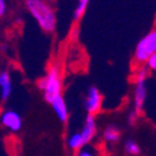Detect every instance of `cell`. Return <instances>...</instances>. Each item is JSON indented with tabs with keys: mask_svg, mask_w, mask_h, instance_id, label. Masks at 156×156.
<instances>
[{
	"mask_svg": "<svg viewBox=\"0 0 156 156\" xmlns=\"http://www.w3.org/2000/svg\"><path fill=\"white\" fill-rule=\"evenodd\" d=\"M25 6L44 31L52 32L56 29V14L48 2L46 0H25Z\"/></svg>",
	"mask_w": 156,
	"mask_h": 156,
	"instance_id": "1",
	"label": "cell"
},
{
	"mask_svg": "<svg viewBox=\"0 0 156 156\" xmlns=\"http://www.w3.org/2000/svg\"><path fill=\"white\" fill-rule=\"evenodd\" d=\"M37 87L42 93L47 103H52L62 95V73L57 65H52L44 78L37 82Z\"/></svg>",
	"mask_w": 156,
	"mask_h": 156,
	"instance_id": "2",
	"label": "cell"
},
{
	"mask_svg": "<svg viewBox=\"0 0 156 156\" xmlns=\"http://www.w3.org/2000/svg\"><path fill=\"white\" fill-rule=\"evenodd\" d=\"M156 53V29L149 31L141 40L136 44L134 51V61L136 65L145 66L149 58Z\"/></svg>",
	"mask_w": 156,
	"mask_h": 156,
	"instance_id": "3",
	"label": "cell"
},
{
	"mask_svg": "<svg viewBox=\"0 0 156 156\" xmlns=\"http://www.w3.org/2000/svg\"><path fill=\"white\" fill-rule=\"evenodd\" d=\"M147 66H141L136 71V81H135V88H134V109L136 112H141L146 101L147 95V87H146V77H147Z\"/></svg>",
	"mask_w": 156,
	"mask_h": 156,
	"instance_id": "4",
	"label": "cell"
},
{
	"mask_svg": "<svg viewBox=\"0 0 156 156\" xmlns=\"http://www.w3.org/2000/svg\"><path fill=\"white\" fill-rule=\"evenodd\" d=\"M102 102H103V98H102V94H101L99 89L94 86L89 87L87 93H86L84 103H83L87 114L94 115L95 113H98L102 108Z\"/></svg>",
	"mask_w": 156,
	"mask_h": 156,
	"instance_id": "5",
	"label": "cell"
},
{
	"mask_svg": "<svg viewBox=\"0 0 156 156\" xmlns=\"http://www.w3.org/2000/svg\"><path fill=\"white\" fill-rule=\"evenodd\" d=\"M0 120H2V125L11 133H17V131H20L21 128H23L21 115L17 112L12 110V109L4 110L2 113V118H0Z\"/></svg>",
	"mask_w": 156,
	"mask_h": 156,
	"instance_id": "6",
	"label": "cell"
},
{
	"mask_svg": "<svg viewBox=\"0 0 156 156\" xmlns=\"http://www.w3.org/2000/svg\"><path fill=\"white\" fill-rule=\"evenodd\" d=\"M12 92V82L9 71L4 69L0 72V98L3 102L8 101Z\"/></svg>",
	"mask_w": 156,
	"mask_h": 156,
	"instance_id": "7",
	"label": "cell"
},
{
	"mask_svg": "<svg viewBox=\"0 0 156 156\" xmlns=\"http://www.w3.org/2000/svg\"><path fill=\"white\" fill-rule=\"evenodd\" d=\"M81 134L83 136L84 141L88 144L93 140V138L97 134V123H95V118L92 114H87L86 119H84V124L82 126Z\"/></svg>",
	"mask_w": 156,
	"mask_h": 156,
	"instance_id": "8",
	"label": "cell"
},
{
	"mask_svg": "<svg viewBox=\"0 0 156 156\" xmlns=\"http://www.w3.org/2000/svg\"><path fill=\"white\" fill-rule=\"evenodd\" d=\"M51 107L56 114V116L58 118L61 123H66L68 120V116H69V112H68V107H67V103L65 101V98L61 95L56 98L52 103H51Z\"/></svg>",
	"mask_w": 156,
	"mask_h": 156,
	"instance_id": "9",
	"label": "cell"
},
{
	"mask_svg": "<svg viewBox=\"0 0 156 156\" xmlns=\"http://www.w3.org/2000/svg\"><path fill=\"white\" fill-rule=\"evenodd\" d=\"M120 139V130L119 128H116V125H108L103 130V140L107 144H115L118 143Z\"/></svg>",
	"mask_w": 156,
	"mask_h": 156,
	"instance_id": "10",
	"label": "cell"
},
{
	"mask_svg": "<svg viewBox=\"0 0 156 156\" xmlns=\"http://www.w3.org/2000/svg\"><path fill=\"white\" fill-rule=\"evenodd\" d=\"M67 144H68V147H69L71 150L77 151V152L80 151V150H82V149L87 145V143L84 141L81 131H80V133H72V134L68 136V139H67Z\"/></svg>",
	"mask_w": 156,
	"mask_h": 156,
	"instance_id": "11",
	"label": "cell"
},
{
	"mask_svg": "<svg viewBox=\"0 0 156 156\" xmlns=\"http://www.w3.org/2000/svg\"><path fill=\"white\" fill-rule=\"evenodd\" d=\"M124 151L129 156H139L141 154V147L140 145L133 139H128L124 143Z\"/></svg>",
	"mask_w": 156,
	"mask_h": 156,
	"instance_id": "12",
	"label": "cell"
},
{
	"mask_svg": "<svg viewBox=\"0 0 156 156\" xmlns=\"http://www.w3.org/2000/svg\"><path fill=\"white\" fill-rule=\"evenodd\" d=\"M88 3H89V0H78L77 2V5L74 8V12H73V19L76 21H78L84 15L87 6H88Z\"/></svg>",
	"mask_w": 156,
	"mask_h": 156,
	"instance_id": "13",
	"label": "cell"
},
{
	"mask_svg": "<svg viewBox=\"0 0 156 156\" xmlns=\"http://www.w3.org/2000/svg\"><path fill=\"white\" fill-rule=\"evenodd\" d=\"M76 156H99V151L98 150H95L94 147H92V146H84L82 150H80L77 154H76Z\"/></svg>",
	"mask_w": 156,
	"mask_h": 156,
	"instance_id": "14",
	"label": "cell"
},
{
	"mask_svg": "<svg viewBox=\"0 0 156 156\" xmlns=\"http://www.w3.org/2000/svg\"><path fill=\"white\" fill-rule=\"evenodd\" d=\"M138 118H139V112H136L134 109V110L129 112V114H128V123L130 125H135L136 122H138Z\"/></svg>",
	"mask_w": 156,
	"mask_h": 156,
	"instance_id": "15",
	"label": "cell"
},
{
	"mask_svg": "<svg viewBox=\"0 0 156 156\" xmlns=\"http://www.w3.org/2000/svg\"><path fill=\"white\" fill-rule=\"evenodd\" d=\"M146 66H147V68H149V69H151V71L156 72V53H155V55H152V56L149 58V61L146 62Z\"/></svg>",
	"mask_w": 156,
	"mask_h": 156,
	"instance_id": "16",
	"label": "cell"
},
{
	"mask_svg": "<svg viewBox=\"0 0 156 156\" xmlns=\"http://www.w3.org/2000/svg\"><path fill=\"white\" fill-rule=\"evenodd\" d=\"M6 12V2L5 0H0V16H4Z\"/></svg>",
	"mask_w": 156,
	"mask_h": 156,
	"instance_id": "17",
	"label": "cell"
}]
</instances>
